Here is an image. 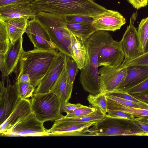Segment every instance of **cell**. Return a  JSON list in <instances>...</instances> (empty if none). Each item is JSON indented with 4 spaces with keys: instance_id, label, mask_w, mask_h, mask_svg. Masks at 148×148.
I'll list each match as a JSON object with an SVG mask.
<instances>
[{
    "instance_id": "6da1fadb",
    "label": "cell",
    "mask_w": 148,
    "mask_h": 148,
    "mask_svg": "<svg viewBox=\"0 0 148 148\" xmlns=\"http://www.w3.org/2000/svg\"><path fill=\"white\" fill-rule=\"evenodd\" d=\"M112 38L108 31L99 30L86 41L87 58L85 66L81 70L79 79L84 90L90 94L100 92L98 54L100 49Z\"/></svg>"
},
{
    "instance_id": "7a4b0ae2",
    "label": "cell",
    "mask_w": 148,
    "mask_h": 148,
    "mask_svg": "<svg viewBox=\"0 0 148 148\" xmlns=\"http://www.w3.org/2000/svg\"><path fill=\"white\" fill-rule=\"evenodd\" d=\"M56 49L44 50L34 49L22 53L17 65L16 77L23 74H28L30 83L35 88L46 74L57 58Z\"/></svg>"
},
{
    "instance_id": "3957f363",
    "label": "cell",
    "mask_w": 148,
    "mask_h": 148,
    "mask_svg": "<svg viewBox=\"0 0 148 148\" xmlns=\"http://www.w3.org/2000/svg\"><path fill=\"white\" fill-rule=\"evenodd\" d=\"M35 18L46 30L57 50L71 57V32L67 27L64 17L40 12L36 14Z\"/></svg>"
},
{
    "instance_id": "277c9868",
    "label": "cell",
    "mask_w": 148,
    "mask_h": 148,
    "mask_svg": "<svg viewBox=\"0 0 148 148\" xmlns=\"http://www.w3.org/2000/svg\"><path fill=\"white\" fill-rule=\"evenodd\" d=\"M88 136H144L146 134L132 121L106 114L88 130Z\"/></svg>"
},
{
    "instance_id": "5b68a950",
    "label": "cell",
    "mask_w": 148,
    "mask_h": 148,
    "mask_svg": "<svg viewBox=\"0 0 148 148\" xmlns=\"http://www.w3.org/2000/svg\"><path fill=\"white\" fill-rule=\"evenodd\" d=\"M30 101L32 112L37 119L43 123L55 121L64 116L61 113V101L51 91L35 93L31 97Z\"/></svg>"
},
{
    "instance_id": "8992f818",
    "label": "cell",
    "mask_w": 148,
    "mask_h": 148,
    "mask_svg": "<svg viewBox=\"0 0 148 148\" xmlns=\"http://www.w3.org/2000/svg\"><path fill=\"white\" fill-rule=\"evenodd\" d=\"M32 112L12 128L0 134L3 136H48L47 130Z\"/></svg>"
},
{
    "instance_id": "52a82bcc",
    "label": "cell",
    "mask_w": 148,
    "mask_h": 148,
    "mask_svg": "<svg viewBox=\"0 0 148 148\" xmlns=\"http://www.w3.org/2000/svg\"><path fill=\"white\" fill-rule=\"evenodd\" d=\"M137 15V12L133 14L130 18L129 25L120 41L124 54V61L135 58L144 53L137 30L134 25Z\"/></svg>"
},
{
    "instance_id": "ba28073f",
    "label": "cell",
    "mask_w": 148,
    "mask_h": 148,
    "mask_svg": "<svg viewBox=\"0 0 148 148\" xmlns=\"http://www.w3.org/2000/svg\"><path fill=\"white\" fill-rule=\"evenodd\" d=\"M96 123L69 122L60 118L54 121L47 133L48 136H88V130Z\"/></svg>"
},
{
    "instance_id": "9c48e42d",
    "label": "cell",
    "mask_w": 148,
    "mask_h": 148,
    "mask_svg": "<svg viewBox=\"0 0 148 148\" xmlns=\"http://www.w3.org/2000/svg\"><path fill=\"white\" fill-rule=\"evenodd\" d=\"M25 32L35 49L48 51L57 50L47 32L36 18L28 21Z\"/></svg>"
},
{
    "instance_id": "30bf717a",
    "label": "cell",
    "mask_w": 148,
    "mask_h": 148,
    "mask_svg": "<svg viewBox=\"0 0 148 148\" xmlns=\"http://www.w3.org/2000/svg\"><path fill=\"white\" fill-rule=\"evenodd\" d=\"M127 67L115 68L103 66L99 70L100 90L99 93H106L115 91L123 80Z\"/></svg>"
},
{
    "instance_id": "8fae6325",
    "label": "cell",
    "mask_w": 148,
    "mask_h": 148,
    "mask_svg": "<svg viewBox=\"0 0 148 148\" xmlns=\"http://www.w3.org/2000/svg\"><path fill=\"white\" fill-rule=\"evenodd\" d=\"M124 58L120 41H116L112 38L99 50L98 66L118 67L123 62Z\"/></svg>"
},
{
    "instance_id": "7c38bea8",
    "label": "cell",
    "mask_w": 148,
    "mask_h": 148,
    "mask_svg": "<svg viewBox=\"0 0 148 148\" xmlns=\"http://www.w3.org/2000/svg\"><path fill=\"white\" fill-rule=\"evenodd\" d=\"M7 85L5 89L0 92V125L12 112L20 99L14 85H12L9 76L5 77Z\"/></svg>"
},
{
    "instance_id": "4fadbf2b",
    "label": "cell",
    "mask_w": 148,
    "mask_h": 148,
    "mask_svg": "<svg viewBox=\"0 0 148 148\" xmlns=\"http://www.w3.org/2000/svg\"><path fill=\"white\" fill-rule=\"evenodd\" d=\"M66 58V55L59 52L55 61L35 89V93H44L51 91L63 71Z\"/></svg>"
},
{
    "instance_id": "5bb4252c",
    "label": "cell",
    "mask_w": 148,
    "mask_h": 148,
    "mask_svg": "<svg viewBox=\"0 0 148 148\" xmlns=\"http://www.w3.org/2000/svg\"><path fill=\"white\" fill-rule=\"evenodd\" d=\"M125 18L119 12L108 10L95 17L92 24L97 31H115L125 24Z\"/></svg>"
},
{
    "instance_id": "9a60e30c",
    "label": "cell",
    "mask_w": 148,
    "mask_h": 148,
    "mask_svg": "<svg viewBox=\"0 0 148 148\" xmlns=\"http://www.w3.org/2000/svg\"><path fill=\"white\" fill-rule=\"evenodd\" d=\"M126 67L125 77L115 90L127 91L148 78L147 66L131 65Z\"/></svg>"
},
{
    "instance_id": "2e32d148",
    "label": "cell",
    "mask_w": 148,
    "mask_h": 148,
    "mask_svg": "<svg viewBox=\"0 0 148 148\" xmlns=\"http://www.w3.org/2000/svg\"><path fill=\"white\" fill-rule=\"evenodd\" d=\"M32 112L30 101L27 99H20L9 116L0 125V134L10 129Z\"/></svg>"
},
{
    "instance_id": "e0dca14e",
    "label": "cell",
    "mask_w": 148,
    "mask_h": 148,
    "mask_svg": "<svg viewBox=\"0 0 148 148\" xmlns=\"http://www.w3.org/2000/svg\"><path fill=\"white\" fill-rule=\"evenodd\" d=\"M23 37L13 43H10L9 48L3 57V67L5 77L9 76L16 69L22 53Z\"/></svg>"
},
{
    "instance_id": "ac0fdd59",
    "label": "cell",
    "mask_w": 148,
    "mask_h": 148,
    "mask_svg": "<svg viewBox=\"0 0 148 148\" xmlns=\"http://www.w3.org/2000/svg\"><path fill=\"white\" fill-rule=\"evenodd\" d=\"M36 14L30 3L11 4L0 7V18L24 17L32 19L36 18Z\"/></svg>"
},
{
    "instance_id": "d6986e66",
    "label": "cell",
    "mask_w": 148,
    "mask_h": 148,
    "mask_svg": "<svg viewBox=\"0 0 148 148\" xmlns=\"http://www.w3.org/2000/svg\"><path fill=\"white\" fill-rule=\"evenodd\" d=\"M71 54L81 70L85 66L88 52L86 41L82 38L71 32Z\"/></svg>"
},
{
    "instance_id": "ffe728a7",
    "label": "cell",
    "mask_w": 148,
    "mask_h": 148,
    "mask_svg": "<svg viewBox=\"0 0 148 148\" xmlns=\"http://www.w3.org/2000/svg\"><path fill=\"white\" fill-rule=\"evenodd\" d=\"M73 85L68 77L66 68V58L63 71L58 79L51 88V91L55 94L62 104L69 101L71 97Z\"/></svg>"
},
{
    "instance_id": "44dd1931",
    "label": "cell",
    "mask_w": 148,
    "mask_h": 148,
    "mask_svg": "<svg viewBox=\"0 0 148 148\" xmlns=\"http://www.w3.org/2000/svg\"><path fill=\"white\" fill-rule=\"evenodd\" d=\"M0 18L6 24L11 43H14L23 37L26 32L28 19L24 17Z\"/></svg>"
},
{
    "instance_id": "7402d4cb",
    "label": "cell",
    "mask_w": 148,
    "mask_h": 148,
    "mask_svg": "<svg viewBox=\"0 0 148 148\" xmlns=\"http://www.w3.org/2000/svg\"><path fill=\"white\" fill-rule=\"evenodd\" d=\"M66 25L71 32L85 41L97 31L92 23L66 22Z\"/></svg>"
},
{
    "instance_id": "603a6c76",
    "label": "cell",
    "mask_w": 148,
    "mask_h": 148,
    "mask_svg": "<svg viewBox=\"0 0 148 148\" xmlns=\"http://www.w3.org/2000/svg\"><path fill=\"white\" fill-rule=\"evenodd\" d=\"M107 99L108 110H118L127 112L133 114L135 117L148 116V110L127 106L107 97Z\"/></svg>"
},
{
    "instance_id": "cb8c5ba5",
    "label": "cell",
    "mask_w": 148,
    "mask_h": 148,
    "mask_svg": "<svg viewBox=\"0 0 148 148\" xmlns=\"http://www.w3.org/2000/svg\"><path fill=\"white\" fill-rule=\"evenodd\" d=\"M106 114L97 108L95 112L88 115L76 117H67L64 116L60 118L64 121L76 123H97L103 119Z\"/></svg>"
},
{
    "instance_id": "d4e9b609",
    "label": "cell",
    "mask_w": 148,
    "mask_h": 148,
    "mask_svg": "<svg viewBox=\"0 0 148 148\" xmlns=\"http://www.w3.org/2000/svg\"><path fill=\"white\" fill-rule=\"evenodd\" d=\"M89 103L94 107L98 108L107 114V97L105 93H99L96 95L90 94L87 97Z\"/></svg>"
},
{
    "instance_id": "484cf974",
    "label": "cell",
    "mask_w": 148,
    "mask_h": 148,
    "mask_svg": "<svg viewBox=\"0 0 148 148\" xmlns=\"http://www.w3.org/2000/svg\"><path fill=\"white\" fill-rule=\"evenodd\" d=\"M11 43L5 21L0 18V55L4 56Z\"/></svg>"
},
{
    "instance_id": "4316f807",
    "label": "cell",
    "mask_w": 148,
    "mask_h": 148,
    "mask_svg": "<svg viewBox=\"0 0 148 148\" xmlns=\"http://www.w3.org/2000/svg\"><path fill=\"white\" fill-rule=\"evenodd\" d=\"M14 85L20 99L31 97L35 90V88L29 82L16 81Z\"/></svg>"
},
{
    "instance_id": "83f0119b",
    "label": "cell",
    "mask_w": 148,
    "mask_h": 148,
    "mask_svg": "<svg viewBox=\"0 0 148 148\" xmlns=\"http://www.w3.org/2000/svg\"><path fill=\"white\" fill-rule=\"evenodd\" d=\"M66 68L69 80L73 85L79 69L77 63L73 58L66 56Z\"/></svg>"
},
{
    "instance_id": "f1b7e54d",
    "label": "cell",
    "mask_w": 148,
    "mask_h": 148,
    "mask_svg": "<svg viewBox=\"0 0 148 148\" xmlns=\"http://www.w3.org/2000/svg\"><path fill=\"white\" fill-rule=\"evenodd\" d=\"M137 33L144 49L148 38V17L141 20L138 25Z\"/></svg>"
},
{
    "instance_id": "f546056e",
    "label": "cell",
    "mask_w": 148,
    "mask_h": 148,
    "mask_svg": "<svg viewBox=\"0 0 148 148\" xmlns=\"http://www.w3.org/2000/svg\"><path fill=\"white\" fill-rule=\"evenodd\" d=\"M122 67L131 65L148 66V51L133 59L124 61L121 65Z\"/></svg>"
},
{
    "instance_id": "4dcf8cb0",
    "label": "cell",
    "mask_w": 148,
    "mask_h": 148,
    "mask_svg": "<svg viewBox=\"0 0 148 148\" xmlns=\"http://www.w3.org/2000/svg\"><path fill=\"white\" fill-rule=\"evenodd\" d=\"M105 94L108 98L126 106L148 110V103L146 102L139 103L115 97L107 93Z\"/></svg>"
},
{
    "instance_id": "1f68e13d",
    "label": "cell",
    "mask_w": 148,
    "mask_h": 148,
    "mask_svg": "<svg viewBox=\"0 0 148 148\" xmlns=\"http://www.w3.org/2000/svg\"><path fill=\"white\" fill-rule=\"evenodd\" d=\"M127 92L132 96L148 95V78Z\"/></svg>"
},
{
    "instance_id": "d6a6232c",
    "label": "cell",
    "mask_w": 148,
    "mask_h": 148,
    "mask_svg": "<svg viewBox=\"0 0 148 148\" xmlns=\"http://www.w3.org/2000/svg\"><path fill=\"white\" fill-rule=\"evenodd\" d=\"M97 108L91 106H85L78 108L71 111L65 116L67 117H76L90 114L95 112Z\"/></svg>"
},
{
    "instance_id": "836d02e7",
    "label": "cell",
    "mask_w": 148,
    "mask_h": 148,
    "mask_svg": "<svg viewBox=\"0 0 148 148\" xmlns=\"http://www.w3.org/2000/svg\"><path fill=\"white\" fill-rule=\"evenodd\" d=\"M64 17L66 22L92 23L95 20V17L79 15H69Z\"/></svg>"
},
{
    "instance_id": "e575fe53",
    "label": "cell",
    "mask_w": 148,
    "mask_h": 148,
    "mask_svg": "<svg viewBox=\"0 0 148 148\" xmlns=\"http://www.w3.org/2000/svg\"><path fill=\"white\" fill-rule=\"evenodd\" d=\"M106 93L115 97L137 103H141L143 102L130 94L127 91L115 90Z\"/></svg>"
},
{
    "instance_id": "d590c367",
    "label": "cell",
    "mask_w": 148,
    "mask_h": 148,
    "mask_svg": "<svg viewBox=\"0 0 148 148\" xmlns=\"http://www.w3.org/2000/svg\"><path fill=\"white\" fill-rule=\"evenodd\" d=\"M108 115L113 117L125 119L131 121L135 119V116L129 113L116 110H108Z\"/></svg>"
},
{
    "instance_id": "8d00e7d4",
    "label": "cell",
    "mask_w": 148,
    "mask_h": 148,
    "mask_svg": "<svg viewBox=\"0 0 148 148\" xmlns=\"http://www.w3.org/2000/svg\"><path fill=\"white\" fill-rule=\"evenodd\" d=\"M85 106L80 103L73 104L68 102L62 104L61 111V112H64L67 114L75 110Z\"/></svg>"
},
{
    "instance_id": "74e56055",
    "label": "cell",
    "mask_w": 148,
    "mask_h": 148,
    "mask_svg": "<svg viewBox=\"0 0 148 148\" xmlns=\"http://www.w3.org/2000/svg\"><path fill=\"white\" fill-rule=\"evenodd\" d=\"M35 0H0V7L14 4L31 3Z\"/></svg>"
},
{
    "instance_id": "f35d334b",
    "label": "cell",
    "mask_w": 148,
    "mask_h": 148,
    "mask_svg": "<svg viewBox=\"0 0 148 148\" xmlns=\"http://www.w3.org/2000/svg\"><path fill=\"white\" fill-rule=\"evenodd\" d=\"M133 6L137 9L146 6L148 3V0H127Z\"/></svg>"
},
{
    "instance_id": "ab89813d",
    "label": "cell",
    "mask_w": 148,
    "mask_h": 148,
    "mask_svg": "<svg viewBox=\"0 0 148 148\" xmlns=\"http://www.w3.org/2000/svg\"><path fill=\"white\" fill-rule=\"evenodd\" d=\"M132 121L145 133V135L148 134V123L138 120L136 118Z\"/></svg>"
},
{
    "instance_id": "60d3db41",
    "label": "cell",
    "mask_w": 148,
    "mask_h": 148,
    "mask_svg": "<svg viewBox=\"0 0 148 148\" xmlns=\"http://www.w3.org/2000/svg\"><path fill=\"white\" fill-rule=\"evenodd\" d=\"M16 81L21 82H29L30 78L28 74H23L16 77Z\"/></svg>"
},
{
    "instance_id": "b9f144b4",
    "label": "cell",
    "mask_w": 148,
    "mask_h": 148,
    "mask_svg": "<svg viewBox=\"0 0 148 148\" xmlns=\"http://www.w3.org/2000/svg\"><path fill=\"white\" fill-rule=\"evenodd\" d=\"M133 96L141 101L148 102V95H138Z\"/></svg>"
},
{
    "instance_id": "7bdbcfd3",
    "label": "cell",
    "mask_w": 148,
    "mask_h": 148,
    "mask_svg": "<svg viewBox=\"0 0 148 148\" xmlns=\"http://www.w3.org/2000/svg\"><path fill=\"white\" fill-rule=\"evenodd\" d=\"M135 118L138 120L148 123V116H139L135 117Z\"/></svg>"
},
{
    "instance_id": "ee69618b",
    "label": "cell",
    "mask_w": 148,
    "mask_h": 148,
    "mask_svg": "<svg viewBox=\"0 0 148 148\" xmlns=\"http://www.w3.org/2000/svg\"><path fill=\"white\" fill-rule=\"evenodd\" d=\"M144 53L148 51V38L143 49Z\"/></svg>"
},
{
    "instance_id": "f6af8a7d",
    "label": "cell",
    "mask_w": 148,
    "mask_h": 148,
    "mask_svg": "<svg viewBox=\"0 0 148 148\" xmlns=\"http://www.w3.org/2000/svg\"><path fill=\"white\" fill-rule=\"evenodd\" d=\"M145 136H148V134H146L145 135Z\"/></svg>"
}]
</instances>
